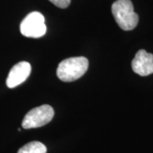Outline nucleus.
Listing matches in <instances>:
<instances>
[{"instance_id":"obj_1","label":"nucleus","mask_w":153,"mask_h":153,"mask_svg":"<svg viewBox=\"0 0 153 153\" xmlns=\"http://www.w3.org/2000/svg\"><path fill=\"white\" fill-rule=\"evenodd\" d=\"M88 68V60L83 56L63 60L57 68V76L63 82H73L82 76Z\"/></svg>"},{"instance_id":"obj_5","label":"nucleus","mask_w":153,"mask_h":153,"mask_svg":"<svg viewBox=\"0 0 153 153\" xmlns=\"http://www.w3.org/2000/svg\"><path fill=\"white\" fill-rule=\"evenodd\" d=\"M132 69L140 76H149L153 73V55L140 49L132 60Z\"/></svg>"},{"instance_id":"obj_7","label":"nucleus","mask_w":153,"mask_h":153,"mask_svg":"<svg viewBox=\"0 0 153 153\" xmlns=\"http://www.w3.org/2000/svg\"><path fill=\"white\" fill-rule=\"evenodd\" d=\"M47 148L43 143L39 141H32L20 148L17 153H46Z\"/></svg>"},{"instance_id":"obj_2","label":"nucleus","mask_w":153,"mask_h":153,"mask_svg":"<svg viewBox=\"0 0 153 153\" xmlns=\"http://www.w3.org/2000/svg\"><path fill=\"white\" fill-rule=\"evenodd\" d=\"M111 12L117 25L124 31H131L136 27L139 16L134 10L130 0H117L111 6Z\"/></svg>"},{"instance_id":"obj_8","label":"nucleus","mask_w":153,"mask_h":153,"mask_svg":"<svg viewBox=\"0 0 153 153\" xmlns=\"http://www.w3.org/2000/svg\"><path fill=\"white\" fill-rule=\"evenodd\" d=\"M53 4L60 9H66L71 4V0H49Z\"/></svg>"},{"instance_id":"obj_3","label":"nucleus","mask_w":153,"mask_h":153,"mask_svg":"<svg viewBox=\"0 0 153 153\" xmlns=\"http://www.w3.org/2000/svg\"><path fill=\"white\" fill-rule=\"evenodd\" d=\"M55 115L54 109L49 105H43L29 111L22 120V128L25 129L35 128L48 124Z\"/></svg>"},{"instance_id":"obj_6","label":"nucleus","mask_w":153,"mask_h":153,"mask_svg":"<svg viewBox=\"0 0 153 153\" xmlns=\"http://www.w3.org/2000/svg\"><path fill=\"white\" fill-rule=\"evenodd\" d=\"M31 65L29 62L22 61L11 68L6 80V84L10 88L17 87L24 82L31 73Z\"/></svg>"},{"instance_id":"obj_4","label":"nucleus","mask_w":153,"mask_h":153,"mask_svg":"<svg viewBox=\"0 0 153 153\" xmlns=\"http://www.w3.org/2000/svg\"><path fill=\"white\" fill-rule=\"evenodd\" d=\"M20 30L22 35L27 38H38L43 37L47 31L44 16L37 11L30 13L21 23Z\"/></svg>"}]
</instances>
